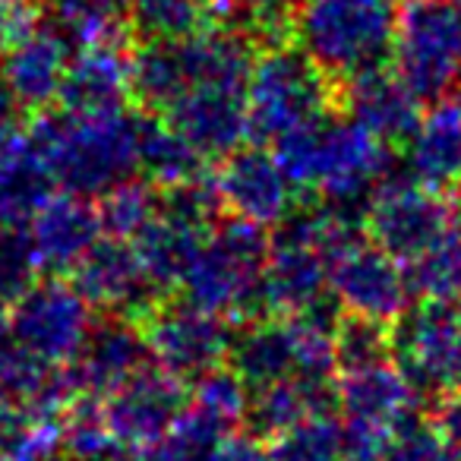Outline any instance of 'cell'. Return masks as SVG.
Wrapping results in <instances>:
<instances>
[{"mask_svg": "<svg viewBox=\"0 0 461 461\" xmlns=\"http://www.w3.org/2000/svg\"><path fill=\"white\" fill-rule=\"evenodd\" d=\"M39 26V0H0V54Z\"/></svg>", "mask_w": 461, "mask_h": 461, "instance_id": "35", "label": "cell"}, {"mask_svg": "<svg viewBox=\"0 0 461 461\" xmlns=\"http://www.w3.org/2000/svg\"><path fill=\"white\" fill-rule=\"evenodd\" d=\"M51 4L58 23L73 32L77 45L104 39H127L130 0H45Z\"/></svg>", "mask_w": 461, "mask_h": 461, "instance_id": "30", "label": "cell"}, {"mask_svg": "<svg viewBox=\"0 0 461 461\" xmlns=\"http://www.w3.org/2000/svg\"><path fill=\"white\" fill-rule=\"evenodd\" d=\"M16 111H20L16 98L7 92V86L0 83V136H7L16 130Z\"/></svg>", "mask_w": 461, "mask_h": 461, "instance_id": "38", "label": "cell"}, {"mask_svg": "<svg viewBox=\"0 0 461 461\" xmlns=\"http://www.w3.org/2000/svg\"><path fill=\"white\" fill-rule=\"evenodd\" d=\"M98 218H102V230L111 238L133 240L158 212L161 190L146 180L142 174L123 180V184L111 186L108 193L98 196Z\"/></svg>", "mask_w": 461, "mask_h": 461, "instance_id": "28", "label": "cell"}, {"mask_svg": "<svg viewBox=\"0 0 461 461\" xmlns=\"http://www.w3.org/2000/svg\"><path fill=\"white\" fill-rule=\"evenodd\" d=\"M165 121L177 127L205 158H224L250 136L244 83H193Z\"/></svg>", "mask_w": 461, "mask_h": 461, "instance_id": "17", "label": "cell"}, {"mask_svg": "<svg viewBox=\"0 0 461 461\" xmlns=\"http://www.w3.org/2000/svg\"><path fill=\"white\" fill-rule=\"evenodd\" d=\"M140 171L158 190H177L205 177V155L177 127L146 114L140 123Z\"/></svg>", "mask_w": 461, "mask_h": 461, "instance_id": "25", "label": "cell"}, {"mask_svg": "<svg viewBox=\"0 0 461 461\" xmlns=\"http://www.w3.org/2000/svg\"><path fill=\"white\" fill-rule=\"evenodd\" d=\"M149 364L152 351L140 322L130 316L104 313L102 320L92 322L79 354L67 364V373L79 395L102 398L146 370Z\"/></svg>", "mask_w": 461, "mask_h": 461, "instance_id": "16", "label": "cell"}, {"mask_svg": "<svg viewBox=\"0 0 461 461\" xmlns=\"http://www.w3.org/2000/svg\"><path fill=\"white\" fill-rule=\"evenodd\" d=\"M70 282L89 301L92 310L130 316L140 322L161 303V291L152 282L136 247L123 238L102 234L70 269Z\"/></svg>", "mask_w": 461, "mask_h": 461, "instance_id": "13", "label": "cell"}, {"mask_svg": "<svg viewBox=\"0 0 461 461\" xmlns=\"http://www.w3.org/2000/svg\"><path fill=\"white\" fill-rule=\"evenodd\" d=\"M329 294L341 313L366 316L389 326L414 301L404 263L389 257L364 234L335 253L329 269Z\"/></svg>", "mask_w": 461, "mask_h": 461, "instance_id": "11", "label": "cell"}, {"mask_svg": "<svg viewBox=\"0 0 461 461\" xmlns=\"http://www.w3.org/2000/svg\"><path fill=\"white\" fill-rule=\"evenodd\" d=\"M140 326L152 351V364L184 379L186 385L228 364V320L209 310H199L186 301H161L142 316Z\"/></svg>", "mask_w": 461, "mask_h": 461, "instance_id": "10", "label": "cell"}, {"mask_svg": "<svg viewBox=\"0 0 461 461\" xmlns=\"http://www.w3.org/2000/svg\"><path fill=\"white\" fill-rule=\"evenodd\" d=\"M436 427L442 429V436L461 446V389L452 395L439 398V408H436Z\"/></svg>", "mask_w": 461, "mask_h": 461, "instance_id": "37", "label": "cell"}, {"mask_svg": "<svg viewBox=\"0 0 461 461\" xmlns=\"http://www.w3.org/2000/svg\"><path fill=\"white\" fill-rule=\"evenodd\" d=\"M269 452L276 461H345V420L335 411L303 417L272 436Z\"/></svg>", "mask_w": 461, "mask_h": 461, "instance_id": "27", "label": "cell"}, {"mask_svg": "<svg viewBox=\"0 0 461 461\" xmlns=\"http://www.w3.org/2000/svg\"><path fill=\"white\" fill-rule=\"evenodd\" d=\"M402 146L411 180L439 193L461 186V95L452 92L429 102Z\"/></svg>", "mask_w": 461, "mask_h": 461, "instance_id": "19", "label": "cell"}, {"mask_svg": "<svg viewBox=\"0 0 461 461\" xmlns=\"http://www.w3.org/2000/svg\"><path fill=\"white\" fill-rule=\"evenodd\" d=\"M221 461H276L272 452L263 446V439L253 433H230L224 439Z\"/></svg>", "mask_w": 461, "mask_h": 461, "instance_id": "36", "label": "cell"}, {"mask_svg": "<svg viewBox=\"0 0 461 461\" xmlns=\"http://www.w3.org/2000/svg\"><path fill=\"white\" fill-rule=\"evenodd\" d=\"M190 402V385L158 364H149L133 379L98 398L111 436L123 452L165 439Z\"/></svg>", "mask_w": 461, "mask_h": 461, "instance_id": "12", "label": "cell"}, {"mask_svg": "<svg viewBox=\"0 0 461 461\" xmlns=\"http://www.w3.org/2000/svg\"><path fill=\"white\" fill-rule=\"evenodd\" d=\"M130 102L127 39H104L77 45L60 92V108L114 111Z\"/></svg>", "mask_w": 461, "mask_h": 461, "instance_id": "21", "label": "cell"}, {"mask_svg": "<svg viewBox=\"0 0 461 461\" xmlns=\"http://www.w3.org/2000/svg\"><path fill=\"white\" fill-rule=\"evenodd\" d=\"M339 111L389 146L404 142L420 117V98L402 83L392 64L370 67L339 83Z\"/></svg>", "mask_w": 461, "mask_h": 461, "instance_id": "18", "label": "cell"}, {"mask_svg": "<svg viewBox=\"0 0 461 461\" xmlns=\"http://www.w3.org/2000/svg\"><path fill=\"white\" fill-rule=\"evenodd\" d=\"M140 123L127 108L39 111L29 136L39 146L54 186L98 199L140 171Z\"/></svg>", "mask_w": 461, "mask_h": 461, "instance_id": "2", "label": "cell"}, {"mask_svg": "<svg viewBox=\"0 0 461 461\" xmlns=\"http://www.w3.org/2000/svg\"><path fill=\"white\" fill-rule=\"evenodd\" d=\"M272 146L294 190L316 193L322 205L360 221L379 184L392 177L395 161L389 142L339 108L291 130Z\"/></svg>", "mask_w": 461, "mask_h": 461, "instance_id": "1", "label": "cell"}, {"mask_svg": "<svg viewBox=\"0 0 461 461\" xmlns=\"http://www.w3.org/2000/svg\"><path fill=\"white\" fill-rule=\"evenodd\" d=\"M228 0H130L127 23L140 41H186L230 23Z\"/></svg>", "mask_w": 461, "mask_h": 461, "instance_id": "24", "label": "cell"}, {"mask_svg": "<svg viewBox=\"0 0 461 461\" xmlns=\"http://www.w3.org/2000/svg\"><path fill=\"white\" fill-rule=\"evenodd\" d=\"M54 193V177L32 136H0V224H26Z\"/></svg>", "mask_w": 461, "mask_h": 461, "instance_id": "22", "label": "cell"}, {"mask_svg": "<svg viewBox=\"0 0 461 461\" xmlns=\"http://www.w3.org/2000/svg\"><path fill=\"white\" fill-rule=\"evenodd\" d=\"M335 411V383H320V379H278V383L250 389L247 402V433L278 436L282 429L301 423L303 417Z\"/></svg>", "mask_w": 461, "mask_h": 461, "instance_id": "23", "label": "cell"}, {"mask_svg": "<svg viewBox=\"0 0 461 461\" xmlns=\"http://www.w3.org/2000/svg\"><path fill=\"white\" fill-rule=\"evenodd\" d=\"M29 238L39 253V263L54 276H70V269L102 238L98 205L79 193H58L41 203V209L26 221Z\"/></svg>", "mask_w": 461, "mask_h": 461, "instance_id": "20", "label": "cell"}, {"mask_svg": "<svg viewBox=\"0 0 461 461\" xmlns=\"http://www.w3.org/2000/svg\"><path fill=\"white\" fill-rule=\"evenodd\" d=\"M190 86L180 41H140L130 54V98L142 114H158L177 102Z\"/></svg>", "mask_w": 461, "mask_h": 461, "instance_id": "26", "label": "cell"}, {"mask_svg": "<svg viewBox=\"0 0 461 461\" xmlns=\"http://www.w3.org/2000/svg\"><path fill=\"white\" fill-rule=\"evenodd\" d=\"M92 307L73 282L45 278L35 282L20 301L10 307L7 335L29 354L51 366H67L83 348L92 329Z\"/></svg>", "mask_w": 461, "mask_h": 461, "instance_id": "9", "label": "cell"}, {"mask_svg": "<svg viewBox=\"0 0 461 461\" xmlns=\"http://www.w3.org/2000/svg\"><path fill=\"white\" fill-rule=\"evenodd\" d=\"M389 64L420 102L452 95L461 86V0H402Z\"/></svg>", "mask_w": 461, "mask_h": 461, "instance_id": "6", "label": "cell"}, {"mask_svg": "<svg viewBox=\"0 0 461 461\" xmlns=\"http://www.w3.org/2000/svg\"><path fill=\"white\" fill-rule=\"evenodd\" d=\"M404 272L414 301H461V230L452 228L427 253L404 266Z\"/></svg>", "mask_w": 461, "mask_h": 461, "instance_id": "29", "label": "cell"}, {"mask_svg": "<svg viewBox=\"0 0 461 461\" xmlns=\"http://www.w3.org/2000/svg\"><path fill=\"white\" fill-rule=\"evenodd\" d=\"M335 357H339V370L392 357V326L366 316L341 313L335 326Z\"/></svg>", "mask_w": 461, "mask_h": 461, "instance_id": "32", "label": "cell"}, {"mask_svg": "<svg viewBox=\"0 0 461 461\" xmlns=\"http://www.w3.org/2000/svg\"><path fill=\"white\" fill-rule=\"evenodd\" d=\"M458 205L448 193L411 177H385L364 212V234L398 263H414L455 228Z\"/></svg>", "mask_w": 461, "mask_h": 461, "instance_id": "8", "label": "cell"}, {"mask_svg": "<svg viewBox=\"0 0 461 461\" xmlns=\"http://www.w3.org/2000/svg\"><path fill=\"white\" fill-rule=\"evenodd\" d=\"M41 263L26 224H0V310H10L41 278Z\"/></svg>", "mask_w": 461, "mask_h": 461, "instance_id": "31", "label": "cell"}, {"mask_svg": "<svg viewBox=\"0 0 461 461\" xmlns=\"http://www.w3.org/2000/svg\"><path fill=\"white\" fill-rule=\"evenodd\" d=\"M398 0H297L291 41L335 83L389 64Z\"/></svg>", "mask_w": 461, "mask_h": 461, "instance_id": "3", "label": "cell"}, {"mask_svg": "<svg viewBox=\"0 0 461 461\" xmlns=\"http://www.w3.org/2000/svg\"><path fill=\"white\" fill-rule=\"evenodd\" d=\"M392 360L420 398L461 389V301L420 297L392 322Z\"/></svg>", "mask_w": 461, "mask_h": 461, "instance_id": "7", "label": "cell"}, {"mask_svg": "<svg viewBox=\"0 0 461 461\" xmlns=\"http://www.w3.org/2000/svg\"><path fill=\"white\" fill-rule=\"evenodd\" d=\"M209 184L224 215H238L259 228H276L297 209L294 184L263 142L224 155Z\"/></svg>", "mask_w": 461, "mask_h": 461, "instance_id": "14", "label": "cell"}, {"mask_svg": "<svg viewBox=\"0 0 461 461\" xmlns=\"http://www.w3.org/2000/svg\"><path fill=\"white\" fill-rule=\"evenodd\" d=\"M234 14L244 16V29L259 41V45H272L282 41L278 35L288 29L291 32V10L297 0H228Z\"/></svg>", "mask_w": 461, "mask_h": 461, "instance_id": "34", "label": "cell"}, {"mask_svg": "<svg viewBox=\"0 0 461 461\" xmlns=\"http://www.w3.org/2000/svg\"><path fill=\"white\" fill-rule=\"evenodd\" d=\"M339 108V83L320 70L294 41L263 45L247 77V121L257 142L285 133Z\"/></svg>", "mask_w": 461, "mask_h": 461, "instance_id": "5", "label": "cell"}, {"mask_svg": "<svg viewBox=\"0 0 461 461\" xmlns=\"http://www.w3.org/2000/svg\"><path fill=\"white\" fill-rule=\"evenodd\" d=\"M77 39L64 23H39L0 54V83L20 108L48 111L60 102Z\"/></svg>", "mask_w": 461, "mask_h": 461, "instance_id": "15", "label": "cell"}, {"mask_svg": "<svg viewBox=\"0 0 461 461\" xmlns=\"http://www.w3.org/2000/svg\"><path fill=\"white\" fill-rule=\"evenodd\" d=\"M266 257H269L266 228L221 212L212 221L177 288L186 303L209 310L221 320H250L263 313L259 291H263Z\"/></svg>", "mask_w": 461, "mask_h": 461, "instance_id": "4", "label": "cell"}, {"mask_svg": "<svg viewBox=\"0 0 461 461\" xmlns=\"http://www.w3.org/2000/svg\"><path fill=\"white\" fill-rule=\"evenodd\" d=\"M379 461H461V446H455L436 423L411 417L395 429Z\"/></svg>", "mask_w": 461, "mask_h": 461, "instance_id": "33", "label": "cell"}]
</instances>
